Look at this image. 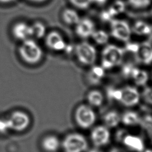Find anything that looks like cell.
I'll list each match as a JSON object with an SVG mask.
<instances>
[{
	"mask_svg": "<svg viewBox=\"0 0 152 152\" xmlns=\"http://www.w3.org/2000/svg\"><path fill=\"white\" fill-rule=\"evenodd\" d=\"M31 26L32 36H34L37 38L40 39L43 37L46 31L45 26L41 22H35Z\"/></svg>",
	"mask_w": 152,
	"mask_h": 152,
	"instance_id": "cell-26",
	"label": "cell"
},
{
	"mask_svg": "<svg viewBox=\"0 0 152 152\" xmlns=\"http://www.w3.org/2000/svg\"><path fill=\"white\" fill-rule=\"evenodd\" d=\"M30 1L33 2H37V3H40V2H43L46 1V0H28Z\"/></svg>",
	"mask_w": 152,
	"mask_h": 152,
	"instance_id": "cell-37",
	"label": "cell"
},
{
	"mask_svg": "<svg viewBox=\"0 0 152 152\" xmlns=\"http://www.w3.org/2000/svg\"><path fill=\"white\" fill-rule=\"evenodd\" d=\"M107 0H93V4L94 3L96 5H104Z\"/></svg>",
	"mask_w": 152,
	"mask_h": 152,
	"instance_id": "cell-33",
	"label": "cell"
},
{
	"mask_svg": "<svg viewBox=\"0 0 152 152\" xmlns=\"http://www.w3.org/2000/svg\"><path fill=\"white\" fill-rule=\"evenodd\" d=\"M109 152H126V151H124V150L121 149V148L115 147V148H112V149L110 150Z\"/></svg>",
	"mask_w": 152,
	"mask_h": 152,
	"instance_id": "cell-34",
	"label": "cell"
},
{
	"mask_svg": "<svg viewBox=\"0 0 152 152\" xmlns=\"http://www.w3.org/2000/svg\"><path fill=\"white\" fill-rule=\"evenodd\" d=\"M128 4L132 8L137 10H142L148 7L152 0H127Z\"/></svg>",
	"mask_w": 152,
	"mask_h": 152,
	"instance_id": "cell-27",
	"label": "cell"
},
{
	"mask_svg": "<svg viewBox=\"0 0 152 152\" xmlns=\"http://www.w3.org/2000/svg\"><path fill=\"white\" fill-rule=\"evenodd\" d=\"M105 75V69L99 65H93L87 74V80L90 85L99 84Z\"/></svg>",
	"mask_w": 152,
	"mask_h": 152,
	"instance_id": "cell-15",
	"label": "cell"
},
{
	"mask_svg": "<svg viewBox=\"0 0 152 152\" xmlns=\"http://www.w3.org/2000/svg\"><path fill=\"white\" fill-rule=\"evenodd\" d=\"M151 15H152V10H151Z\"/></svg>",
	"mask_w": 152,
	"mask_h": 152,
	"instance_id": "cell-39",
	"label": "cell"
},
{
	"mask_svg": "<svg viewBox=\"0 0 152 152\" xmlns=\"http://www.w3.org/2000/svg\"><path fill=\"white\" fill-rule=\"evenodd\" d=\"M122 142L128 150L133 152H142L145 149L144 141L137 135L126 134Z\"/></svg>",
	"mask_w": 152,
	"mask_h": 152,
	"instance_id": "cell-13",
	"label": "cell"
},
{
	"mask_svg": "<svg viewBox=\"0 0 152 152\" xmlns=\"http://www.w3.org/2000/svg\"><path fill=\"white\" fill-rule=\"evenodd\" d=\"M110 138V133L109 128L104 125L95 126L90 133V140L96 148L106 145L109 142Z\"/></svg>",
	"mask_w": 152,
	"mask_h": 152,
	"instance_id": "cell-8",
	"label": "cell"
},
{
	"mask_svg": "<svg viewBox=\"0 0 152 152\" xmlns=\"http://www.w3.org/2000/svg\"><path fill=\"white\" fill-rule=\"evenodd\" d=\"M46 45L50 49L55 52H60L64 50L66 43L59 32L52 31L46 37Z\"/></svg>",
	"mask_w": 152,
	"mask_h": 152,
	"instance_id": "cell-12",
	"label": "cell"
},
{
	"mask_svg": "<svg viewBox=\"0 0 152 152\" xmlns=\"http://www.w3.org/2000/svg\"><path fill=\"white\" fill-rule=\"evenodd\" d=\"M139 125H140L150 142L152 144V116L146 115L141 117Z\"/></svg>",
	"mask_w": 152,
	"mask_h": 152,
	"instance_id": "cell-23",
	"label": "cell"
},
{
	"mask_svg": "<svg viewBox=\"0 0 152 152\" xmlns=\"http://www.w3.org/2000/svg\"><path fill=\"white\" fill-rule=\"evenodd\" d=\"M14 37L22 41H24L32 36L31 26L24 22L15 23L12 29Z\"/></svg>",
	"mask_w": 152,
	"mask_h": 152,
	"instance_id": "cell-14",
	"label": "cell"
},
{
	"mask_svg": "<svg viewBox=\"0 0 152 152\" xmlns=\"http://www.w3.org/2000/svg\"><path fill=\"white\" fill-rule=\"evenodd\" d=\"M142 152H152V150L151 149H147V150H144Z\"/></svg>",
	"mask_w": 152,
	"mask_h": 152,
	"instance_id": "cell-38",
	"label": "cell"
},
{
	"mask_svg": "<svg viewBox=\"0 0 152 152\" xmlns=\"http://www.w3.org/2000/svg\"><path fill=\"white\" fill-rule=\"evenodd\" d=\"M88 152H102V151L97 148H92V149H90Z\"/></svg>",
	"mask_w": 152,
	"mask_h": 152,
	"instance_id": "cell-36",
	"label": "cell"
},
{
	"mask_svg": "<svg viewBox=\"0 0 152 152\" xmlns=\"http://www.w3.org/2000/svg\"><path fill=\"white\" fill-rule=\"evenodd\" d=\"M141 119V117L139 114L132 110H127L121 116V121L124 125L128 126L140 125Z\"/></svg>",
	"mask_w": 152,
	"mask_h": 152,
	"instance_id": "cell-19",
	"label": "cell"
},
{
	"mask_svg": "<svg viewBox=\"0 0 152 152\" xmlns=\"http://www.w3.org/2000/svg\"><path fill=\"white\" fill-rule=\"evenodd\" d=\"M125 52L124 49L117 45H106L101 53V66L104 69H109L120 65L123 61Z\"/></svg>",
	"mask_w": 152,
	"mask_h": 152,
	"instance_id": "cell-1",
	"label": "cell"
},
{
	"mask_svg": "<svg viewBox=\"0 0 152 152\" xmlns=\"http://www.w3.org/2000/svg\"><path fill=\"white\" fill-rule=\"evenodd\" d=\"M110 35L120 42L130 41L132 32L131 26L125 20L114 18L110 22Z\"/></svg>",
	"mask_w": 152,
	"mask_h": 152,
	"instance_id": "cell-5",
	"label": "cell"
},
{
	"mask_svg": "<svg viewBox=\"0 0 152 152\" xmlns=\"http://www.w3.org/2000/svg\"><path fill=\"white\" fill-rule=\"evenodd\" d=\"M121 90V97L119 102L121 104L126 107H132L139 103L141 94L135 87L126 86Z\"/></svg>",
	"mask_w": 152,
	"mask_h": 152,
	"instance_id": "cell-9",
	"label": "cell"
},
{
	"mask_svg": "<svg viewBox=\"0 0 152 152\" xmlns=\"http://www.w3.org/2000/svg\"><path fill=\"white\" fill-rule=\"evenodd\" d=\"M61 145L64 152H84L88 148V142L85 137L77 132L65 136Z\"/></svg>",
	"mask_w": 152,
	"mask_h": 152,
	"instance_id": "cell-4",
	"label": "cell"
},
{
	"mask_svg": "<svg viewBox=\"0 0 152 152\" xmlns=\"http://www.w3.org/2000/svg\"><path fill=\"white\" fill-rule=\"evenodd\" d=\"M132 33L139 36H149L151 31L152 27L143 20H137L131 26Z\"/></svg>",
	"mask_w": 152,
	"mask_h": 152,
	"instance_id": "cell-18",
	"label": "cell"
},
{
	"mask_svg": "<svg viewBox=\"0 0 152 152\" xmlns=\"http://www.w3.org/2000/svg\"><path fill=\"white\" fill-rule=\"evenodd\" d=\"M10 127L7 118L0 119V133L4 134L10 131Z\"/></svg>",
	"mask_w": 152,
	"mask_h": 152,
	"instance_id": "cell-32",
	"label": "cell"
},
{
	"mask_svg": "<svg viewBox=\"0 0 152 152\" xmlns=\"http://www.w3.org/2000/svg\"><path fill=\"white\" fill-rule=\"evenodd\" d=\"M14 1H15V0H0V2L3 3V4H8V3L12 2Z\"/></svg>",
	"mask_w": 152,
	"mask_h": 152,
	"instance_id": "cell-35",
	"label": "cell"
},
{
	"mask_svg": "<svg viewBox=\"0 0 152 152\" xmlns=\"http://www.w3.org/2000/svg\"><path fill=\"white\" fill-rule=\"evenodd\" d=\"M19 54L26 63L35 64L42 58L43 51L34 40L29 38L23 41L19 48Z\"/></svg>",
	"mask_w": 152,
	"mask_h": 152,
	"instance_id": "cell-2",
	"label": "cell"
},
{
	"mask_svg": "<svg viewBox=\"0 0 152 152\" xmlns=\"http://www.w3.org/2000/svg\"><path fill=\"white\" fill-rule=\"evenodd\" d=\"M61 142L59 138L53 135H49L45 137L42 142V145L46 152H56L61 146Z\"/></svg>",
	"mask_w": 152,
	"mask_h": 152,
	"instance_id": "cell-16",
	"label": "cell"
},
{
	"mask_svg": "<svg viewBox=\"0 0 152 152\" xmlns=\"http://www.w3.org/2000/svg\"><path fill=\"white\" fill-rule=\"evenodd\" d=\"M135 60L143 65L152 64V44L149 41L139 43L137 52L134 54Z\"/></svg>",
	"mask_w": 152,
	"mask_h": 152,
	"instance_id": "cell-11",
	"label": "cell"
},
{
	"mask_svg": "<svg viewBox=\"0 0 152 152\" xmlns=\"http://www.w3.org/2000/svg\"><path fill=\"white\" fill-rule=\"evenodd\" d=\"M107 9L115 18L116 15L124 12L126 9V4L122 0H115L111 3Z\"/></svg>",
	"mask_w": 152,
	"mask_h": 152,
	"instance_id": "cell-25",
	"label": "cell"
},
{
	"mask_svg": "<svg viewBox=\"0 0 152 152\" xmlns=\"http://www.w3.org/2000/svg\"><path fill=\"white\" fill-rule=\"evenodd\" d=\"M7 119L11 130L17 132H21L27 129L30 122L28 114L20 110L14 111Z\"/></svg>",
	"mask_w": 152,
	"mask_h": 152,
	"instance_id": "cell-7",
	"label": "cell"
},
{
	"mask_svg": "<svg viewBox=\"0 0 152 152\" xmlns=\"http://www.w3.org/2000/svg\"><path fill=\"white\" fill-rule=\"evenodd\" d=\"M104 125L108 128L116 127L121 122V116L116 110H109L103 117Z\"/></svg>",
	"mask_w": 152,
	"mask_h": 152,
	"instance_id": "cell-20",
	"label": "cell"
},
{
	"mask_svg": "<svg viewBox=\"0 0 152 152\" xmlns=\"http://www.w3.org/2000/svg\"><path fill=\"white\" fill-rule=\"evenodd\" d=\"M95 30L96 25L94 22L87 17L81 18L79 21L75 25L76 35L82 39L90 37Z\"/></svg>",
	"mask_w": 152,
	"mask_h": 152,
	"instance_id": "cell-10",
	"label": "cell"
},
{
	"mask_svg": "<svg viewBox=\"0 0 152 152\" xmlns=\"http://www.w3.org/2000/svg\"><path fill=\"white\" fill-rule=\"evenodd\" d=\"M69 3L75 8L86 10L89 8L93 4V0H68Z\"/></svg>",
	"mask_w": 152,
	"mask_h": 152,
	"instance_id": "cell-28",
	"label": "cell"
},
{
	"mask_svg": "<svg viewBox=\"0 0 152 152\" xmlns=\"http://www.w3.org/2000/svg\"><path fill=\"white\" fill-rule=\"evenodd\" d=\"M141 97L146 103L152 105V87H145L143 90Z\"/></svg>",
	"mask_w": 152,
	"mask_h": 152,
	"instance_id": "cell-30",
	"label": "cell"
},
{
	"mask_svg": "<svg viewBox=\"0 0 152 152\" xmlns=\"http://www.w3.org/2000/svg\"><path fill=\"white\" fill-rule=\"evenodd\" d=\"M86 98L88 104L93 107L100 106L104 101L103 93L100 90L96 89L89 91L87 94Z\"/></svg>",
	"mask_w": 152,
	"mask_h": 152,
	"instance_id": "cell-22",
	"label": "cell"
},
{
	"mask_svg": "<svg viewBox=\"0 0 152 152\" xmlns=\"http://www.w3.org/2000/svg\"><path fill=\"white\" fill-rule=\"evenodd\" d=\"M62 20L65 24L68 26H74L79 21L81 17L78 12L70 8H65L61 14Z\"/></svg>",
	"mask_w": 152,
	"mask_h": 152,
	"instance_id": "cell-17",
	"label": "cell"
},
{
	"mask_svg": "<svg viewBox=\"0 0 152 152\" xmlns=\"http://www.w3.org/2000/svg\"><path fill=\"white\" fill-rule=\"evenodd\" d=\"M74 119L80 128L86 129L94 125L96 120V115L94 110L90 106L81 104L75 110Z\"/></svg>",
	"mask_w": 152,
	"mask_h": 152,
	"instance_id": "cell-6",
	"label": "cell"
},
{
	"mask_svg": "<svg viewBox=\"0 0 152 152\" xmlns=\"http://www.w3.org/2000/svg\"><path fill=\"white\" fill-rule=\"evenodd\" d=\"M74 52L78 61L84 65H93L97 59V50L90 43L82 41L75 47Z\"/></svg>",
	"mask_w": 152,
	"mask_h": 152,
	"instance_id": "cell-3",
	"label": "cell"
},
{
	"mask_svg": "<svg viewBox=\"0 0 152 152\" xmlns=\"http://www.w3.org/2000/svg\"><path fill=\"white\" fill-rule=\"evenodd\" d=\"M107 95L109 99L119 102L121 97V88H109L107 90Z\"/></svg>",
	"mask_w": 152,
	"mask_h": 152,
	"instance_id": "cell-29",
	"label": "cell"
},
{
	"mask_svg": "<svg viewBox=\"0 0 152 152\" xmlns=\"http://www.w3.org/2000/svg\"><path fill=\"white\" fill-rule=\"evenodd\" d=\"M131 78L132 79L135 85L138 86H143L148 82L149 76L146 71L135 67L132 71Z\"/></svg>",
	"mask_w": 152,
	"mask_h": 152,
	"instance_id": "cell-21",
	"label": "cell"
},
{
	"mask_svg": "<svg viewBox=\"0 0 152 152\" xmlns=\"http://www.w3.org/2000/svg\"><path fill=\"white\" fill-rule=\"evenodd\" d=\"M91 37L96 44L99 45H106L109 40L110 36L109 34L104 30L96 29Z\"/></svg>",
	"mask_w": 152,
	"mask_h": 152,
	"instance_id": "cell-24",
	"label": "cell"
},
{
	"mask_svg": "<svg viewBox=\"0 0 152 152\" xmlns=\"http://www.w3.org/2000/svg\"><path fill=\"white\" fill-rule=\"evenodd\" d=\"M135 66L131 63H127L122 68V74L125 78H131L132 71Z\"/></svg>",
	"mask_w": 152,
	"mask_h": 152,
	"instance_id": "cell-31",
	"label": "cell"
}]
</instances>
